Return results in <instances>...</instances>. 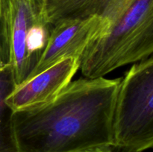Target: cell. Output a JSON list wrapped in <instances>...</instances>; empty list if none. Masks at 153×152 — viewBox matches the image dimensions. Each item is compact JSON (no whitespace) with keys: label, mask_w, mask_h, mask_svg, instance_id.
Here are the masks:
<instances>
[{"label":"cell","mask_w":153,"mask_h":152,"mask_svg":"<svg viewBox=\"0 0 153 152\" xmlns=\"http://www.w3.org/2000/svg\"><path fill=\"white\" fill-rule=\"evenodd\" d=\"M113 148H153V55L132 64L121 77L113 122Z\"/></svg>","instance_id":"obj_3"},{"label":"cell","mask_w":153,"mask_h":152,"mask_svg":"<svg viewBox=\"0 0 153 152\" xmlns=\"http://www.w3.org/2000/svg\"><path fill=\"white\" fill-rule=\"evenodd\" d=\"M81 60H61L34 77L16 86L6 98L13 113L41 107L53 101L72 81L80 69Z\"/></svg>","instance_id":"obj_6"},{"label":"cell","mask_w":153,"mask_h":152,"mask_svg":"<svg viewBox=\"0 0 153 152\" xmlns=\"http://www.w3.org/2000/svg\"><path fill=\"white\" fill-rule=\"evenodd\" d=\"M7 1L8 0H0V66L7 63L8 60L3 26V19Z\"/></svg>","instance_id":"obj_8"},{"label":"cell","mask_w":153,"mask_h":152,"mask_svg":"<svg viewBox=\"0 0 153 152\" xmlns=\"http://www.w3.org/2000/svg\"><path fill=\"white\" fill-rule=\"evenodd\" d=\"M108 29V21L100 15L58 21L53 25L47 44L40 59L24 81L61 60L70 58L81 60L87 48L94 41L104 37Z\"/></svg>","instance_id":"obj_5"},{"label":"cell","mask_w":153,"mask_h":152,"mask_svg":"<svg viewBox=\"0 0 153 152\" xmlns=\"http://www.w3.org/2000/svg\"><path fill=\"white\" fill-rule=\"evenodd\" d=\"M85 16L100 15L109 22L104 37L81 58L85 77H103L153 55V0H79Z\"/></svg>","instance_id":"obj_2"},{"label":"cell","mask_w":153,"mask_h":152,"mask_svg":"<svg viewBox=\"0 0 153 152\" xmlns=\"http://www.w3.org/2000/svg\"><path fill=\"white\" fill-rule=\"evenodd\" d=\"M16 87L13 70L9 63L0 66V152H18L12 130L13 112L6 98Z\"/></svg>","instance_id":"obj_7"},{"label":"cell","mask_w":153,"mask_h":152,"mask_svg":"<svg viewBox=\"0 0 153 152\" xmlns=\"http://www.w3.org/2000/svg\"><path fill=\"white\" fill-rule=\"evenodd\" d=\"M85 152H114L111 147H102L96 148L91 149V150L87 151Z\"/></svg>","instance_id":"obj_9"},{"label":"cell","mask_w":153,"mask_h":152,"mask_svg":"<svg viewBox=\"0 0 153 152\" xmlns=\"http://www.w3.org/2000/svg\"><path fill=\"white\" fill-rule=\"evenodd\" d=\"M121 77H80L52 101L13 113L18 152H85L114 145L113 122Z\"/></svg>","instance_id":"obj_1"},{"label":"cell","mask_w":153,"mask_h":152,"mask_svg":"<svg viewBox=\"0 0 153 152\" xmlns=\"http://www.w3.org/2000/svg\"><path fill=\"white\" fill-rule=\"evenodd\" d=\"M48 0H8L3 19L9 63L16 86L26 79L44 51L53 25Z\"/></svg>","instance_id":"obj_4"}]
</instances>
